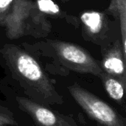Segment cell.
I'll use <instances>...</instances> for the list:
<instances>
[{
	"label": "cell",
	"instance_id": "277c9868",
	"mask_svg": "<svg viewBox=\"0 0 126 126\" xmlns=\"http://www.w3.org/2000/svg\"><path fill=\"white\" fill-rule=\"evenodd\" d=\"M58 55L66 66L77 72L90 73L98 77L102 69L93 58L82 49L69 44H61L58 48Z\"/></svg>",
	"mask_w": 126,
	"mask_h": 126
},
{
	"label": "cell",
	"instance_id": "9c48e42d",
	"mask_svg": "<svg viewBox=\"0 0 126 126\" xmlns=\"http://www.w3.org/2000/svg\"><path fill=\"white\" fill-rule=\"evenodd\" d=\"M39 10L47 13H58L59 7L52 0H38Z\"/></svg>",
	"mask_w": 126,
	"mask_h": 126
},
{
	"label": "cell",
	"instance_id": "3957f363",
	"mask_svg": "<svg viewBox=\"0 0 126 126\" xmlns=\"http://www.w3.org/2000/svg\"><path fill=\"white\" fill-rule=\"evenodd\" d=\"M16 100L19 109L31 117L35 126H78L71 117L61 114L29 97H16Z\"/></svg>",
	"mask_w": 126,
	"mask_h": 126
},
{
	"label": "cell",
	"instance_id": "52a82bcc",
	"mask_svg": "<svg viewBox=\"0 0 126 126\" xmlns=\"http://www.w3.org/2000/svg\"><path fill=\"white\" fill-rule=\"evenodd\" d=\"M81 20L89 30L97 33L100 31L102 26V16L101 14L97 12H87L81 16Z\"/></svg>",
	"mask_w": 126,
	"mask_h": 126
},
{
	"label": "cell",
	"instance_id": "30bf717a",
	"mask_svg": "<svg viewBox=\"0 0 126 126\" xmlns=\"http://www.w3.org/2000/svg\"><path fill=\"white\" fill-rule=\"evenodd\" d=\"M13 0H0V9L7 7Z\"/></svg>",
	"mask_w": 126,
	"mask_h": 126
},
{
	"label": "cell",
	"instance_id": "ba28073f",
	"mask_svg": "<svg viewBox=\"0 0 126 126\" xmlns=\"http://www.w3.org/2000/svg\"><path fill=\"white\" fill-rule=\"evenodd\" d=\"M15 114L7 108L0 106V126H18Z\"/></svg>",
	"mask_w": 126,
	"mask_h": 126
},
{
	"label": "cell",
	"instance_id": "6da1fadb",
	"mask_svg": "<svg viewBox=\"0 0 126 126\" xmlns=\"http://www.w3.org/2000/svg\"><path fill=\"white\" fill-rule=\"evenodd\" d=\"M10 65L27 97L46 106L63 103V96L33 58L19 52L10 58Z\"/></svg>",
	"mask_w": 126,
	"mask_h": 126
},
{
	"label": "cell",
	"instance_id": "7a4b0ae2",
	"mask_svg": "<svg viewBox=\"0 0 126 126\" xmlns=\"http://www.w3.org/2000/svg\"><path fill=\"white\" fill-rule=\"evenodd\" d=\"M72 98L83 111L102 126H126V120L101 98L77 83L68 87Z\"/></svg>",
	"mask_w": 126,
	"mask_h": 126
},
{
	"label": "cell",
	"instance_id": "5b68a950",
	"mask_svg": "<svg viewBox=\"0 0 126 126\" xmlns=\"http://www.w3.org/2000/svg\"><path fill=\"white\" fill-rule=\"evenodd\" d=\"M104 88L108 95L114 101L120 105L123 110L126 109V100L124 97V90L126 83L109 74L102 73L100 75Z\"/></svg>",
	"mask_w": 126,
	"mask_h": 126
},
{
	"label": "cell",
	"instance_id": "8992f818",
	"mask_svg": "<svg viewBox=\"0 0 126 126\" xmlns=\"http://www.w3.org/2000/svg\"><path fill=\"white\" fill-rule=\"evenodd\" d=\"M103 67L109 75L113 77H117L119 80L126 83L125 66L123 60L117 56H110L103 62Z\"/></svg>",
	"mask_w": 126,
	"mask_h": 126
}]
</instances>
